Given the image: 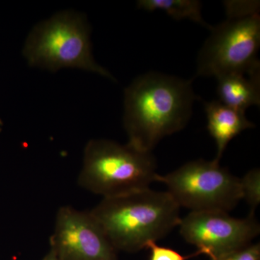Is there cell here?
Returning <instances> with one entry per match:
<instances>
[{"label": "cell", "instance_id": "cell-2", "mask_svg": "<svg viewBox=\"0 0 260 260\" xmlns=\"http://www.w3.org/2000/svg\"><path fill=\"white\" fill-rule=\"evenodd\" d=\"M179 206L166 191L149 189L103 198L90 210L116 251L136 252L180 223Z\"/></svg>", "mask_w": 260, "mask_h": 260}, {"label": "cell", "instance_id": "cell-10", "mask_svg": "<svg viewBox=\"0 0 260 260\" xmlns=\"http://www.w3.org/2000/svg\"><path fill=\"white\" fill-rule=\"evenodd\" d=\"M216 78L217 93L225 105L242 112L251 106H259L260 76L233 73Z\"/></svg>", "mask_w": 260, "mask_h": 260}, {"label": "cell", "instance_id": "cell-5", "mask_svg": "<svg viewBox=\"0 0 260 260\" xmlns=\"http://www.w3.org/2000/svg\"><path fill=\"white\" fill-rule=\"evenodd\" d=\"M23 55L32 67L51 72L77 68L114 80L94 60L90 27L83 15L63 11L38 24L29 34Z\"/></svg>", "mask_w": 260, "mask_h": 260}, {"label": "cell", "instance_id": "cell-13", "mask_svg": "<svg viewBox=\"0 0 260 260\" xmlns=\"http://www.w3.org/2000/svg\"><path fill=\"white\" fill-rule=\"evenodd\" d=\"M145 248L150 249V260H186L196 256L195 254L189 256L181 255L180 253L170 248L158 246L155 242L148 243Z\"/></svg>", "mask_w": 260, "mask_h": 260}, {"label": "cell", "instance_id": "cell-9", "mask_svg": "<svg viewBox=\"0 0 260 260\" xmlns=\"http://www.w3.org/2000/svg\"><path fill=\"white\" fill-rule=\"evenodd\" d=\"M205 111L207 127L216 143V158L214 160L220 162L229 143L244 130L254 128L255 124L248 120L245 112L228 107L220 101L205 103Z\"/></svg>", "mask_w": 260, "mask_h": 260}, {"label": "cell", "instance_id": "cell-3", "mask_svg": "<svg viewBox=\"0 0 260 260\" xmlns=\"http://www.w3.org/2000/svg\"><path fill=\"white\" fill-rule=\"evenodd\" d=\"M228 19L216 27L200 51L198 76L238 73L260 76V17L257 3H226Z\"/></svg>", "mask_w": 260, "mask_h": 260}, {"label": "cell", "instance_id": "cell-12", "mask_svg": "<svg viewBox=\"0 0 260 260\" xmlns=\"http://www.w3.org/2000/svg\"><path fill=\"white\" fill-rule=\"evenodd\" d=\"M242 200H246L251 208V213H254L256 207L260 203V172L254 169L249 171L240 179Z\"/></svg>", "mask_w": 260, "mask_h": 260}, {"label": "cell", "instance_id": "cell-6", "mask_svg": "<svg viewBox=\"0 0 260 260\" xmlns=\"http://www.w3.org/2000/svg\"><path fill=\"white\" fill-rule=\"evenodd\" d=\"M155 181L165 184L179 207L191 211H230L242 200L240 178L234 177L219 162L198 159Z\"/></svg>", "mask_w": 260, "mask_h": 260}, {"label": "cell", "instance_id": "cell-15", "mask_svg": "<svg viewBox=\"0 0 260 260\" xmlns=\"http://www.w3.org/2000/svg\"><path fill=\"white\" fill-rule=\"evenodd\" d=\"M42 260H59L56 257L55 254L53 252L51 249H49V252L44 256V257L43 258Z\"/></svg>", "mask_w": 260, "mask_h": 260}, {"label": "cell", "instance_id": "cell-1", "mask_svg": "<svg viewBox=\"0 0 260 260\" xmlns=\"http://www.w3.org/2000/svg\"><path fill=\"white\" fill-rule=\"evenodd\" d=\"M196 99L191 80L159 73L140 75L124 90L128 144L152 153L165 137L187 125Z\"/></svg>", "mask_w": 260, "mask_h": 260}, {"label": "cell", "instance_id": "cell-14", "mask_svg": "<svg viewBox=\"0 0 260 260\" xmlns=\"http://www.w3.org/2000/svg\"><path fill=\"white\" fill-rule=\"evenodd\" d=\"M215 260H260L259 244H249Z\"/></svg>", "mask_w": 260, "mask_h": 260}, {"label": "cell", "instance_id": "cell-11", "mask_svg": "<svg viewBox=\"0 0 260 260\" xmlns=\"http://www.w3.org/2000/svg\"><path fill=\"white\" fill-rule=\"evenodd\" d=\"M138 8L147 11L161 10L177 20L189 19L211 30L202 17V3L198 0H140Z\"/></svg>", "mask_w": 260, "mask_h": 260}, {"label": "cell", "instance_id": "cell-4", "mask_svg": "<svg viewBox=\"0 0 260 260\" xmlns=\"http://www.w3.org/2000/svg\"><path fill=\"white\" fill-rule=\"evenodd\" d=\"M156 169L151 152L128 143L93 139L84 149L78 184L103 198H116L149 189L155 181Z\"/></svg>", "mask_w": 260, "mask_h": 260}, {"label": "cell", "instance_id": "cell-8", "mask_svg": "<svg viewBox=\"0 0 260 260\" xmlns=\"http://www.w3.org/2000/svg\"><path fill=\"white\" fill-rule=\"evenodd\" d=\"M59 260H118L116 249L90 211L61 207L50 237Z\"/></svg>", "mask_w": 260, "mask_h": 260}, {"label": "cell", "instance_id": "cell-7", "mask_svg": "<svg viewBox=\"0 0 260 260\" xmlns=\"http://www.w3.org/2000/svg\"><path fill=\"white\" fill-rule=\"evenodd\" d=\"M179 225L181 237L198 249L196 256L205 254L210 260L249 245L260 232L251 213L237 218L223 211H191Z\"/></svg>", "mask_w": 260, "mask_h": 260}]
</instances>
